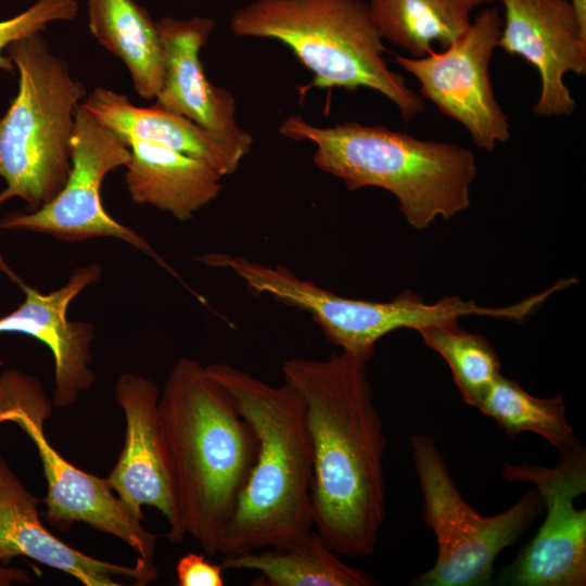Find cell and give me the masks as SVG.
<instances>
[{"instance_id":"obj_1","label":"cell","mask_w":586,"mask_h":586,"mask_svg":"<svg viewBox=\"0 0 586 586\" xmlns=\"http://www.w3.org/2000/svg\"><path fill=\"white\" fill-rule=\"evenodd\" d=\"M367 360L341 351L326 359L290 358L284 382L305 407L313 448V524L336 555H371L385 518L384 424Z\"/></svg>"},{"instance_id":"obj_2","label":"cell","mask_w":586,"mask_h":586,"mask_svg":"<svg viewBox=\"0 0 586 586\" xmlns=\"http://www.w3.org/2000/svg\"><path fill=\"white\" fill-rule=\"evenodd\" d=\"M164 471L175 513L167 537L187 535L216 555L257 454L253 429L230 394L191 358H180L158 400Z\"/></svg>"},{"instance_id":"obj_3","label":"cell","mask_w":586,"mask_h":586,"mask_svg":"<svg viewBox=\"0 0 586 586\" xmlns=\"http://www.w3.org/2000/svg\"><path fill=\"white\" fill-rule=\"evenodd\" d=\"M254 431L257 454L217 553L231 557L284 544L314 530L313 448L303 399L228 364L205 366Z\"/></svg>"},{"instance_id":"obj_4","label":"cell","mask_w":586,"mask_h":586,"mask_svg":"<svg viewBox=\"0 0 586 586\" xmlns=\"http://www.w3.org/2000/svg\"><path fill=\"white\" fill-rule=\"evenodd\" d=\"M279 131L313 142L314 163L348 190L375 187L391 192L415 229H425L438 217L449 219L470 206L477 168L474 154L466 148L420 140L381 125L348 122L317 127L298 116L284 119Z\"/></svg>"},{"instance_id":"obj_5","label":"cell","mask_w":586,"mask_h":586,"mask_svg":"<svg viewBox=\"0 0 586 586\" xmlns=\"http://www.w3.org/2000/svg\"><path fill=\"white\" fill-rule=\"evenodd\" d=\"M240 37L282 42L313 74L308 87H366L391 100L408 122L424 111L422 98L383 59V38L362 0H256L230 20Z\"/></svg>"},{"instance_id":"obj_6","label":"cell","mask_w":586,"mask_h":586,"mask_svg":"<svg viewBox=\"0 0 586 586\" xmlns=\"http://www.w3.org/2000/svg\"><path fill=\"white\" fill-rule=\"evenodd\" d=\"M18 73L17 93L0 117V207L12 199L36 211L63 188L69 170L75 113L87 95L40 34L7 48Z\"/></svg>"},{"instance_id":"obj_7","label":"cell","mask_w":586,"mask_h":586,"mask_svg":"<svg viewBox=\"0 0 586 586\" xmlns=\"http://www.w3.org/2000/svg\"><path fill=\"white\" fill-rule=\"evenodd\" d=\"M205 263L232 271L254 294L268 295L309 314L327 340L367 361L373 356L377 342L396 330L419 331L458 321L461 316L497 317L499 314L497 307L479 306L458 295L428 303L410 290L384 302L344 297L298 277L285 266L263 264L228 253H207Z\"/></svg>"},{"instance_id":"obj_8","label":"cell","mask_w":586,"mask_h":586,"mask_svg":"<svg viewBox=\"0 0 586 586\" xmlns=\"http://www.w3.org/2000/svg\"><path fill=\"white\" fill-rule=\"evenodd\" d=\"M412 458L422 493V518L437 542L431 569L416 575L417 586H483L493 584L494 562L542 511L533 487L513 506L495 515H482L463 498L435 440L411 437Z\"/></svg>"},{"instance_id":"obj_9","label":"cell","mask_w":586,"mask_h":586,"mask_svg":"<svg viewBox=\"0 0 586 586\" xmlns=\"http://www.w3.org/2000/svg\"><path fill=\"white\" fill-rule=\"evenodd\" d=\"M51 405L35 375L17 369L0 373V423H15L36 446L47 481L43 515L60 528L86 523L126 543L137 558L153 561L156 536L143 526L144 518L114 493L105 477L78 469L47 438L44 423L51 415Z\"/></svg>"},{"instance_id":"obj_10","label":"cell","mask_w":586,"mask_h":586,"mask_svg":"<svg viewBox=\"0 0 586 586\" xmlns=\"http://www.w3.org/2000/svg\"><path fill=\"white\" fill-rule=\"evenodd\" d=\"M129 160L130 150L123 139L79 104L72 137L71 170L63 188L36 211L9 213L0 220V229L48 234L66 242L115 238L174 272L142 235L104 209L102 183Z\"/></svg>"},{"instance_id":"obj_11","label":"cell","mask_w":586,"mask_h":586,"mask_svg":"<svg viewBox=\"0 0 586 586\" xmlns=\"http://www.w3.org/2000/svg\"><path fill=\"white\" fill-rule=\"evenodd\" d=\"M508 482H527L538 492L547 517L533 539L507 565L498 584L510 586H584L586 584V510L575 499L586 492V450L579 443L561 454L556 467L505 462Z\"/></svg>"},{"instance_id":"obj_12","label":"cell","mask_w":586,"mask_h":586,"mask_svg":"<svg viewBox=\"0 0 586 586\" xmlns=\"http://www.w3.org/2000/svg\"><path fill=\"white\" fill-rule=\"evenodd\" d=\"M501 26L499 9L487 8L460 39L442 52L432 50L419 59L395 56L419 80L420 93L464 126L475 145L487 151L510 138V125L489 78V62Z\"/></svg>"},{"instance_id":"obj_13","label":"cell","mask_w":586,"mask_h":586,"mask_svg":"<svg viewBox=\"0 0 586 586\" xmlns=\"http://www.w3.org/2000/svg\"><path fill=\"white\" fill-rule=\"evenodd\" d=\"M497 47L534 65L542 79L537 116L571 115L575 100L564 84L569 72L586 73V33L569 0H501Z\"/></svg>"},{"instance_id":"obj_14","label":"cell","mask_w":586,"mask_h":586,"mask_svg":"<svg viewBox=\"0 0 586 586\" xmlns=\"http://www.w3.org/2000/svg\"><path fill=\"white\" fill-rule=\"evenodd\" d=\"M101 278L98 264L77 267L60 288L43 293L18 283L25 294L18 307L0 317V333H22L42 342L54 360L52 405L67 408L94 382L91 369V343L94 326L89 321L69 320L71 302Z\"/></svg>"},{"instance_id":"obj_15","label":"cell","mask_w":586,"mask_h":586,"mask_svg":"<svg viewBox=\"0 0 586 586\" xmlns=\"http://www.w3.org/2000/svg\"><path fill=\"white\" fill-rule=\"evenodd\" d=\"M38 498L0 457V563L27 557L59 570L85 586H120L115 576L146 585L157 577L153 561L137 558L135 565L99 560L54 536L41 522Z\"/></svg>"},{"instance_id":"obj_16","label":"cell","mask_w":586,"mask_h":586,"mask_svg":"<svg viewBox=\"0 0 586 586\" xmlns=\"http://www.w3.org/2000/svg\"><path fill=\"white\" fill-rule=\"evenodd\" d=\"M81 106L123 141L137 138L157 143L200 160L220 176L233 174L253 144L239 126L209 130L161 106H138L127 95L104 87L94 88Z\"/></svg>"},{"instance_id":"obj_17","label":"cell","mask_w":586,"mask_h":586,"mask_svg":"<svg viewBox=\"0 0 586 586\" xmlns=\"http://www.w3.org/2000/svg\"><path fill=\"white\" fill-rule=\"evenodd\" d=\"M114 393L125 417V440L116 464L105 479L138 515L144 518L143 506L157 509L169 531L175 524V513L162 459L161 392L143 375L123 373L115 382Z\"/></svg>"},{"instance_id":"obj_18","label":"cell","mask_w":586,"mask_h":586,"mask_svg":"<svg viewBox=\"0 0 586 586\" xmlns=\"http://www.w3.org/2000/svg\"><path fill=\"white\" fill-rule=\"evenodd\" d=\"M215 27L211 17L188 20L164 17L156 21L164 63L162 88L156 103L203 128L227 130L237 127L233 95L214 86L200 60Z\"/></svg>"},{"instance_id":"obj_19","label":"cell","mask_w":586,"mask_h":586,"mask_svg":"<svg viewBox=\"0 0 586 586\" xmlns=\"http://www.w3.org/2000/svg\"><path fill=\"white\" fill-rule=\"evenodd\" d=\"M125 182L131 200L186 221L213 202L221 178L206 163L150 141L128 138Z\"/></svg>"},{"instance_id":"obj_20","label":"cell","mask_w":586,"mask_h":586,"mask_svg":"<svg viewBox=\"0 0 586 586\" xmlns=\"http://www.w3.org/2000/svg\"><path fill=\"white\" fill-rule=\"evenodd\" d=\"M88 26L97 41L127 66L136 92L155 99L164 63L156 22L135 0H88Z\"/></svg>"},{"instance_id":"obj_21","label":"cell","mask_w":586,"mask_h":586,"mask_svg":"<svg viewBox=\"0 0 586 586\" xmlns=\"http://www.w3.org/2000/svg\"><path fill=\"white\" fill-rule=\"evenodd\" d=\"M231 557H222L224 570L260 574L269 586H373L367 572L346 564L313 530L297 539Z\"/></svg>"},{"instance_id":"obj_22","label":"cell","mask_w":586,"mask_h":586,"mask_svg":"<svg viewBox=\"0 0 586 586\" xmlns=\"http://www.w3.org/2000/svg\"><path fill=\"white\" fill-rule=\"evenodd\" d=\"M495 0H369L372 20L382 38L416 59L428 55L437 42L444 49L470 28V13Z\"/></svg>"},{"instance_id":"obj_23","label":"cell","mask_w":586,"mask_h":586,"mask_svg":"<svg viewBox=\"0 0 586 586\" xmlns=\"http://www.w3.org/2000/svg\"><path fill=\"white\" fill-rule=\"evenodd\" d=\"M492 418L510 437L532 432L564 454L581 442L566 418L562 395L538 398L525 392L515 381L500 374L476 408Z\"/></svg>"},{"instance_id":"obj_24","label":"cell","mask_w":586,"mask_h":586,"mask_svg":"<svg viewBox=\"0 0 586 586\" xmlns=\"http://www.w3.org/2000/svg\"><path fill=\"white\" fill-rule=\"evenodd\" d=\"M426 346L448 365L462 399L477 408L500 373V360L489 341L464 331L458 321L418 331Z\"/></svg>"},{"instance_id":"obj_25","label":"cell","mask_w":586,"mask_h":586,"mask_svg":"<svg viewBox=\"0 0 586 586\" xmlns=\"http://www.w3.org/2000/svg\"><path fill=\"white\" fill-rule=\"evenodd\" d=\"M77 13L76 0H37L17 15L0 21V69L9 73L15 69L8 54H2L11 43L40 34L54 22L72 21Z\"/></svg>"},{"instance_id":"obj_26","label":"cell","mask_w":586,"mask_h":586,"mask_svg":"<svg viewBox=\"0 0 586 586\" xmlns=\"http://www.w3.org/2000/svg\"><path fill=\"white\" fill-rule=\"evenodd\" d=\"M224 568L208 561L203 555L187 553L176 565L177 585L179 586H224Z\"/></svg>"},{"instance_id":"obj_27","label":"cell","mask_w":586,"mask_h":586,"mask_svg":"<svg viewBox=\"0 0 586 586\" xmlns=\"http://www.w3.org/2000/svg\"><path fill=\"white\" fill-rule=\"evenodd\" d=\"M30 582L31 576L26 570L0 563V586L28 584Z\"/></svg>"},{"instance_id":"obj_28","label":"cell","mask_w":586,"mask_h":586,"mask_svg":"<svg viewBox=\"0 0 586 586\" xmlns=\"http://www.w3.org/2000/svg\"><path fill=\"white\" fill-rule=\"evenodd\" d=\"M571 3L579 26L586 33V0H569Z\"/></svg>"},{"instance_id":"obj_29","label":"cell","mask_w":586,"mask_h":586,"mask_svg":"<svg viewBox=\"0 0 586 586\" xmlns=\"http://www.w3.org/2000/svg\"><path fill=\"white\" fill-rule=\"evenodd\" d=\"M0 271L7 275L12 281L18 283L22 279L14 273L11 267L7 264L3 255L0 252Z\"/></svg>"}]
</instances>
